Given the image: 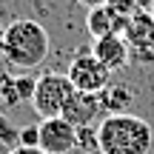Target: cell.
Here are the masks:
<instances>
[{"instance_id": "cell-1", "label": "cell", "mask_w": 154, "mask_h": 154, "mask_svg": "<svg viewBox=\"0 0 154 154\" xmlns=\"http://www.w3.org/2000/svg\"><path fill=\"white\" fill-rule=\"evenodd\" d=\"M154 146V128L137 114H106L97 126L100 154H149Z\"/></svg>"}, {"instance_id": "cell-2", "label": "cell", "mask_w": 154, "mask_h": 154, "mask_svg": "<svg viewBox=\"0 0 154 154\" xmlns=\"http://www.w3.org/2000/svg\"><path fill=\"white\" fill-rule=\"evenodd\" d=\"M49 32L40 26L37 20H20L9 23V26L0 32V51H3L6 63L23 69V72H32V69L43 66L46 57H49Z\"/></svg>"}, {"instance_id": "cell-3", "label": "cell", "mask_w": 154, "mask_h": 154, "mask_svg": "<svg viewBox=\"0 0 154 154\" xmlns=\"http://www.w3.org/2000/svg\"><path fill=\"white\" fill-rule=\"evenodd\" d=\"M72 91H74V86L66 74H57V72L40 74L37 86H34V94H32V109L40 117H57Z\"/></svg>"}, {"instance_id": "cell-4", "label": "cell", "mask_w": 154, "mask_h": 154, "mask_svg": "<svg viewBox=\"0 0 154 154\" xmlns=\"http://www.w3.org/2000/svg\"><path fill=\"white\" fill-rule=\"evenodd\" d=\"M66 77L72 80V86L77 88V91H88V94H100L111 83V72L88 49H80L74 54V60L69 63Z\"/></svg>"}, {"instance_id": "cell-5", "label": "cell", "mask_w": 154, "mask_h": 154, "mask_svg": "<svg viewBox=\"0 0 154 154\" xmlns=\"http://www.w3.org/2000/svg\"><path fill=\"white\" fill-rule=\"evenodd\" d=\"M123 40L128 43V49L134 51L131 57L143 63L154 60V14L151 11H134L123 26Z\"/></svg>"}, {"instance_id": "cell-6", "label": "cell", "mask_w": 154, "mask_h": 154, "mask_svg": "<svg viewBox=\"0 0 154 154\" xmlns=\"http://www.w3.org/2000/svg\"><path fill=\"white\" fill-rule=\"evenodd\" d=\"M46 154H69L77 149V128L66 117H43L40 123V146Z\"/></svg>"}, {"instance_id": "cell-7", "label": "cell", "mask_w": 154, "mask_h": 154, "mask_svg": "<svg viewBox=\"0 0 154 154\" xmlns=\"http://www.w3.org/2000/svg\"><path fill=\"white\" fill-rule=\"evenodd\" d=\"M100 109H103V106H100V97H97V94L77 91V88H74V91L69 94L66 106H63L60 117H66L74 128H83V126H91V123L97 120Z\"/></svg>"}, {"instance_id": "cell-8", "label": "cell", "mask_w": 154, "mask_h": 154, "mask_svg": "<svg viewBox=\"0 0 154 154\" xmlns=\"http://www.w3.org/2000/svg\"><path fill=\"white\" fill-rule=\"evenodd\" d=\"M91 54L97 57L109 72H117V69L128 66V60H131V49H128V43L123 40V34H109V37L94 40Z\"/></svg>"}, {"instance_id": "cell-9", "label": "cell", "mask_w": 154, "mask_h": 154, "mask_svg": "<svg viewBox=\"0 0 154 154\" xmlns=\"http://www.w3.org/2000/svg\"><path fill=\"white\" fill-rule=\"evenodd\" d=\"M126 20L128 17L114 14L106 3H100V6H94V9L86 11V29H88V34H91L94 40L109 37V34H120L123 26H126Z\"/></svg>"}, {"instance_id": "cell-10", "label": "cell", "mask_w": 154, "mask_h": 154, "mask_svg": "<svg viewBox=\"0 0 154 154\" xmlns=\"http://www.w3.org/2000/svg\"><path fill=\"white\" fill-rule=\"evenodd\" d=\"M97 97H100V106H103L109 114H126L128 106L134 103V91H131V88H126V86H111V83L97 94Z\"/></svg>"}, {"instance_id": "cell-11", "label": "cell", "mask_w": 154, "mask_h": 154, "mask_svg": "<svg viewBox=\"0 0 154 154\" xmlns=\"http://www.w3.org/2000/svg\"><path fill=\"white\" fill-rule=\"evenodd\" d=\"M0 103L3 106H20V94H17V86H14V77L11 74H0Z\"/></svg>"}, {"instance_id": "cell-12", "label": "cell", "mask_w": 154, "mask_h": 154, "mask_svg": "<svg viewBox=\"0 0 154 154\" xmlns=\"http://www.w3.org/2000/svg\"><path fill=\"white\" fill-rule=\"evenodd\" d=\"M14 86H17V94H20V103H32L37 77H34V74H17L14 77Z\"/></svg>"}, {"instance_id": "cell-13", "label": "cell", "mask_w": 154, "mask_h": 154, "mask_svg": "<svg viewBox=\"0 0 154 154\" xmlns=\"http://www.w3.org/2000/svg\"><path fill=\"white\" fill-rule=\"evenodd\" d=\"M17 146H26V149H37V146H40V123L23 126V128H20V134H17Z\"/></svg>"}, {"instance_id": "cell-14", "label": "cell", "mask_w": 154, "mask_h": 154, "mask_svg": "<svg viewBox=\"0 0 154 154\" xmlns=\"http://www.w3.org/2000/svg\"><path fill=\"white\" fill-rule=\"evenodd\" d=\"M77 149H86V151H100V149H97V128H91V126L77 128Z\"/></svg>"}, {"instance_id": "cell-15", "label": "cell", "mask_w": 154, "mask_h": 154, "mask_svg": "<svg viewBox=\"0 0 154 154\" xmlns=\"http://www.w3.org/2000/svg\"><path fill=\"white\" fill-rule=\"evenodd\" d=\"M17 134H20V128H14L11 120L0 111V143L3 146H17Z\"/></svg>"}, {"instance_id": "cell-16", "label": "cell", "mask_w": 154, "mask_h": 154, "mask_svg": "<svg viewBox=\"0 0 154 154\" xmlns=\"http://www.w3.org/2000/svg\"><path fill=\"white\" fill-rule=\"evenodd\" d=\"M9 154H46L43 149H26V146H14Z\"/></svg>"}, {"instance_id": "cell-17", "label": "cell", "mask_w": 154, "mask_h": 154, "mask_svg": "<svg viewBox=\"0 0 154 154\" xmlns=\"http://www.w3.org/2000/svg\"><path fill=\"white\" fill-rule=\"evenodd\" d=\"M80 6H86V9H94V6H100V3H106V0H77Z\"/></svg>"}, {"instance_id": "cell-18", "label": "cell", "mask_w": 154, "mask_h": 154, "mask_svg": "<svg viewBox=\"0 0 154 154\" xmlns=\"http://www.w3.org/2000/svg\"><path fill=\"white\" fill-rule=\"evenodd\" d=\"M151 14H154V9H151Z\"/></svg>"}]
</instances>
